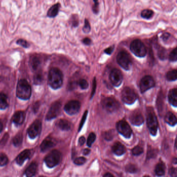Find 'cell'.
I'll use <instances>...</instances> for the list:
<instances>
[{"instance_id":"obj_1","label":"cell","mask_w":177,"mask_h":177,"mask_svg":"<svg viewBox=\"0 0 177 177\" xmlns=\"http://www.w3.org/2000/svg\"><path fill=\"white\" fill-rule=\"evenodd\" d=\"M63 83V74L60 69L52 68L49 72V84L54 90L61 87Z\"/></svg>"},{"instance_id":"obj_2","label":"cell","mask_w":177,"mask_h":177,"mask_svg":"<svg viewBox=\"0 0 177 177\" xmlns=\"http://www.w3.org/2000/svg\"><path fill=\"white\" fill-rule=\"evenodd\" d=\"M16 95L20 99L28 100L31 95V87L27 80H21L18 82Z\"/></svg>"},{"instance_id":"obj_3","label":"cell","mask_w":177,"mask_h":177,"mask_svg":"<svg viewBox=\"0 0 177 177\" xmlns=\"http://www.w3.org/2000/svg\"><path fill=\"white\" fill-rule=\"evenodd\" d=\"M147 127L151 134L153 136H155L156 135L158 129V122L156 116L152 108H147Z\"/></svg>"},{"instance_id":"obj_4","label":"cell","mask_w":177,"mask_h":177,"mask_svg":"<svg viewBox=\"0 0 177 177\" xmlns=\"http://www.w3.org/2000/svg\"><path fill=\"white\" fill-rule=\"evenodd\" d=\"M130 49L133 53L138 57H144L147 53V49L142 42L139 39L132 41Z\"/></svg>"},{"instance_id":"obj_5","label":"cell","mask_w":177,"mask_h":177,"mask_svg":"<svg viewBox=\"0 0 177 177\" xmlns=\"http://www.w3.org/2000/svg\"><path fill=\"white\" fill-rule=\"evenodd\" d=\"M61 158V154L59 151H52L45 158V163L49 168H53L59 163Z\"/></svg>"},{"instance_id":"obj_6","label":"cell","mask_w":177,"mask_h":177,"mask_svg":"<svg viewBox=\"0 0 177 177\" xmlns=\"http://www.w3.org/2000/svg\"><path fill=\"white\" fill-rule=\"evenodd\" d=\"M117 62L121 67L125 70H130L132 67V63L128 54L124 51H122L118 54L117 56Z\"/></svg>"},{"instance_id":"obj_7","label":"cell","mask_w":177,"mask_h":177,"mask_svg":"<svg viewBox=\"0 0 177 177\" xmlns=\"http://www.w3.org/2000/svg\"><path fill=\"white\" fill-rule=\"evenodd\" d=\"M137 99V94L130 88H124L122 91V99L123 101L127 105H132Z\"/></svg>"},{"instance_id":"obj_8","label":"cell","mask_w":177,"mask_h":177,"mask_svg":"<svg viewBox=\"0 0 177 177\" xmlns=\"http://www.w3.org/2000/svg\"><path fill=\"white\" fill-rule=\"evenodd\" d=\"M102 106L105 110L109 113H113L119 109V104L112 98H105L102 101Z\"/></svg>"},{"instance_id":"obj_9","label":"cell","mask_w":177,"mask_h":177,"mask_svg":"<svg viewBox=\"0 0 177 177\" xmlns=\"http://www.w3.org/2000/svg\"><path fill=\"white\" fill-rule=\"evenodd\" d=\"M118 132L126 138H130L132 135V129L126 121H120L116 124Z\"/></svg>"},{"instance_id":"obj_10","label":"cell","mask_w":177,"mask_h":177,"mask_svg":"<svg viewBox=\"0 0 177 177\" xmlns=\"http://www.w3.org/2000/svg\"><path fill=\"white\" fill-rule=\"evenodd\" d=\"M155 86V82L151 76L146 75L141 79L140 83V88L141 93H144Z\"/></svg>"},{"instance_id":"obj_11","label":"cell","mask_w":177,"mask_h":177,"mask_svg":"<svg viewBox=\"0 0 177 177\" xmlns=\"http://www.w3.org/2000/svg\"><path fill=\"white\" fill-rule=\"evenodd\" d=\"M42 129V123L39 119H36L31 125L28 129L29 136L31 139H35L39 135Z\"/></svg>"},{"instance_id":"obj_12","label":"cell","mask_w":177,"mask_h":177,"mask_svg":"<svg viewBox=\"0 0 177 177\" xmlns=\"http://www.w3.org/2000/svg\"><path fill=\"white\" fill-rule=\"evenodd\" d=\"M61 104L60 102L57 101V102H54L50 106V109L49 110L46 119L49 121L51 119H53L54 118H56L58 115L59 114L61 110Z\"/></svg>"},{"instance_id":"obj_13","label":"cell","mask_w":177,"mask_h":177,"mask_svg":"<svg viewBox=\"0 0 177 177\" xmlns=\"http://www.w3.org/2000/svg\"><path fill=\"white\" fill-rule=\"evenodd\" d=\"M81 108L80 102L77 100L70 101L64 106V110L66 113L70 115L77 114Z\"/></svg>"},{"instance_id":"obj_14","label":"cell","mask_w":177,"mask_h":177,"mask_svg":"<svg viewBox=\"0 0 177 177\" xmlns=\"http://www.w3.org/2000/svg\"><path fill=\"white\" fill-rule=\"evenodd\" d=\"M123 79L122 72L117 69L111 71L110 74V80L114 86H119L122 84Z\"/></svg>"},{"instance_id":"obj_15","label":"cell","mask_w":177,"mask_h":177,"mask_svg":"<svg viewBox=\"0 0 177 177\" xmlns=\"http://www.w3.org/2000/svg\"><path fill=\"white\" fill-rule=\"evenodd\" d=\"M130 122L133 125L140 126L144 122V118L140 111L135 110L129 116Z\"/></svg>"},{"instance_id":"obj_16","label":"cell","mask_w":177,"mask_h":177,"mask_svg":"<svg viewBox=\"0 0 177 177\" xmlns=\"http://www.w3.org/2000/svg\"><path fill=\"white\" fill-rule=\"evenodd\" d=\"M55 146V142L54 140L50 137H48L44 140V141H43L41 143V146H40L41 151L43 152H46Z\"/></svg>"},{"instance_id":"obj_17","label":"cell","mask_w":177,"mask_h":177,"mask_svg":"<svg viewBox=\"0 0 177 177\" xmlns=\"http://www.w3.org/2000/svg\"><path fill=\"white\" fill-rule=\"evenodd\" d=\"M113 153L118 156H121L124 154L126 152V148L124 145H123L119 142L115 143L112 147Z\"/></svg>"},{"instance_id":"obj_18","label":"cell","mask_w":177,"mask_h":177,"mask_svg":"<svg viewBox=\"0 0 177 177\" xmlns=\"http://www.w3.org/2000/svg\"><path fill=\"white\" fill-rule=\"evenodd\" d=\"M31 151L29 150H25L19 154L16 158V163L19 165H22L26 160L30 157Z\"/></svg>"},{"instance_id":"obj_19","label":"cell","mask_w":177,"mask_h":177,"mask_svg":"<svg viewBox=\"0 0 177 177\" xmlns=\"http://www.w3.org/2000/svg\"><path fill=\"white\" fill-rule=\"evenodd\" d=\"M25 119V113L24 112L18 111L13 117V122L17 125H21Z\"/></svg>"},{"instance_id":"obj_20","label":"cell","mask_w":177,"mask_h":177,"mask_svg":"<svg viewBox=\"0 0 177 177\" xmlns=\"http://www.w3.org/2000/svg\"><path fill=\"white\" fill-rule=\"evenodd\" d=\"M168 100L171 105L175 107H177V88H174L170 91L168 94Z\"/></svg>"},{"instance_id":"obj_21","label":"cell","mask_w":177,"mask_h":177,"mask_svg":"<svg viewBox=\"0 0 177 177\" xmlns=\"http://www.w3.org/2000/svg\"><path fill=\"white\" fill-rule=\"evenodd\" d=\"M57 125L60 129L64 131H68V130H70L71 127V124L67 120L64 119H60L57 123Z\"/></svg>"},{"instance_id":"obj_22","label":"cell","mask_w":177,"mask_h":177,"mask_svg":"<svg viewBox=\"0 0 177 177\" xmlns=\"http://www.w3.org/2000/svg\"><path fill=\"white\" fill-rule=\"evenodd\" d=\"M165 120L167 124L171 126H174L177 123V118L175 115L171 113L168 112L167 113L165 118Z\"/></svg>"},{"instance_id":"obj_23","label":"cell","mask_w":177,"mask_h":177,"mask_svg":"<svg viewBox=\"0 0 177 177\" xmlns=\"http://www.w3.org/2000/svg\"><path fill=\"white\" fill-rule=\"evenodd\" d=\"M60 7V5L59 3L56 4L55 5H53L49 9V11L47 12V16H49V17H55L59 13Z\"/></svg>"},{"instance_id":"obj_24","label":"cell","mask_w":177,"mask_h":177,"mask_svg":"<svg viewBox=\"0 0 177 177\" xmlns=\"http://www.w3.org/2000/svg\"><path fill=\"white\" fill-rule=\"evenodd\" d=\"M165 165L162 161H160L157 164L155 168V174L157 176H162L165 173Z\"/></svg>"},{"instance_id":"obj_25","label":"cell","mask_w":177,"mask_h":177,"mask_svg":"<svg viewBox=\"0 0 177 177\" xmlns=\"http://www.w3.org/2000/svg\"><path fill=\"white\" fill-rule=\"evenodd\" d=\"M37 165L35 163H32L30 166L27 168L25 171L26 175L27 177H33L36 172Z\"/></svg>"},{"instance_id":"obj_26","label":"cell","mask_w":177,"mask_h":177,"mask_svg":"<svg viewBox=\"0 0 177 177\" xmlns=\"http://www.w3.org/2000/svg\"><path fill=\"white\" fill-rule=\"evenodd\" d=\"M164 97L163 95V94L161 91H160V93L158 94V97H157V107L158 109V112L159 113L163 111L164 109Z\"/></svg>"},{"instance_id":"obj_27","label":"cell","mask_w":177,"mask_h":177,"mask_svg":"<svg viewBox=\"0 0 177 177\" xmlns=\"http://www.w3.org/2000/svg\"><path fill=\"white\" fill-rule=\"evenodd\" d=\"M7 97L4 93H0V109L4 110L8 107Z\"/></svg>"},{"instance_id":"obj_28","label":"cell","mask_w":177,"mask_h":177,"mask_svg":"<svg viewBox=\"0 0 177 177\" xmlns=\"http://www.w3.org/2000/svg\"><path fill=\"white\" fill-rule=\"evenodd\" d=\"M22 134L21 133H18L14 138H13V144L16 147H18L21 146L22 142Z\"/></svg>"},{"instance_id":"obj_29","label":"cell","mask_w":177,"mask_h":177,"mask_svg":"<svg viewBox=\"0 0 177 177\" xmlns=\"http://www.w3.org/2000/svg\"><path fill=\"white\" fill-rule=\"evenodd\" d=\"M153 12L152 10L146 9L143 10L141 12V15L142 17L144 19H150L152 16H153Z\"/></svg>"},{"instance_id":"obj_30","label":"cell","mask_w":177,"mask_h":177,"mask_svg":"<svg viewBox=\"0 0 177 177\" xmlns=\"http://www.w3.org/2000/svg\"><path fill=\"white\" fill-rule=\"evenodd\" d=\"M166 78L169 81H175L177 80V70H174L168 72L166 75Z\"/></svg>"},{"instance_id":"obj_31","label":"cell","mask_w":177,"mask_h":177,"mask_svg":"<svg viewBox=\"0 0 177 177\" xmlns=\"http://www.w3.org/2000/svg\"><path fill=\"white\" fill-rule=\"evenodd\" d=\"M125 170L126 172H129V173L135 174L138 172V169L135 165L128 164L126 166Z\"/></svg>"},{"instance_id":"obj_32","label":"cell","mask_w":177,"mask_h":177,"mask_svg":"<svg viewBox=\"0 0 177 177\" xmlns=\"http://www.w3.org/2000/svg\"><path fill=\"white\" fill-rule=\"evenodd\" d=\"M40 61L38 57H35L32 59L31 61V66L33 70H37L40 65Z\"/></svg>"},{"instance_id":"obj_33","label":"cell","mask_w":177,"mask_h":177,"mask_svg":"<svg viewBox=\"0 0 177 177\" xmlns=\"http://www.w3.org/2000/svg\"><path fill=\"white\" fill-rule=\"evenodd\" d=\"M34 83L35 84L40 85L42 84L43 81V77L42 74L41 73H36L34 77Z\"/></svg>"},{"instance_id":"obj_34","label":"cell","mask_w":177,"mask_h":177,"mask_svg":"<svg viewBox=\"0 0 177 177\" xmlns=\"http://www.w3.org/2000/svg\"><path fill=\"white\" fill-rule=\"evenodd\" d=\"M96 138V135L94 133H90L89 136L88 137L87 140V144L89 147H91L93 143L94 142Z\"/></svg>"},{"instance_id":"obj_35","label":"cell","mask_w":177,"mask_h":177,"mask_svg":"<svg viewBox=\"0 0 177 177\" xmlns=\"http://www.w3.org/2000/svg\"><path fill=\"white\" fill-rule=\"evenodd\" d=\"M8 157L5 154L0 153V166H5L8 163Z\"/></svg>"},{"instance_id":"obj_36","label":"cell","mask_w":177,"mask_h":177,"mask_svg":"<svg viewBox=\"0 0 177 177\" xmlns=\"http://www.w3.org/2000/svg\"><path fill=\"white\" fill-rule=\"evenodd\" d=\"M157 154V150L152 148H149L147 153V158L150 159V158H154L156 156Z\"/></svg>"},{"instance_id":"obj_37","label":"cell","mask_w":177,"mask_h":177,"mask_svg":"<svg viewBox=\"0 0 177 177\" xmlns=\"http://www.w3.org/2000/svg\"><path fill=\"white\" fill-rule=\"evenodd\" d=\"M114 136V132L113 130H109L105 132L104 135L105 139L108 141H110L113 139Z\"/></svg>"},{"instance_id":"obj_38","label":"cell","mask_w":177,"mask_h":177,"mask_svg":"<svg viewBox=\"0 0 177 177\" xmlns=\"http://www.w3.org/2000/svg\"><path fill=\"white\" fill-rule=\"evenodd\" d=\"M132 154L133 155L138 156L140 155L143 152V150L142 147L139 146H136L135 147H133L132 150Z\"/></svg>"},{"instance_id":"obj_39","label":"cell","mask_w":177,"mask_h":177,"mask_svg":"<svg viewBox=\"0 0 177 177\" xmlns=\"http://www.w3.org/2000/svg\"><path fill=\"white\" fill-rule=\"evenodd\" d=\"M170 61L175 62L177 60V48H175L172 52H171L169 57Z\"/></svg>"},{"instance_id":"obj_40","label":"cell","mask_w":177,"mask_h":177,"mask_svg":"<svg viewBox=\"0 0 177 177\" xmlns=\"http://www.w3.org/2000/svg\"><path fill=\"white\" fill-rule=\"evenodd\" d=\"M78 84L80 86V87L81 88L82 90H86L88 87V83L86 80L84 79H82L80 80L78 82Z\"/></svg>"},{"instance_id":"obj_41","label":"cell","mask_w":177,"mask_h":177,"mask_svg":"<svg viewBox=\"0 0 177 177\" xmlns=\"http://www.w3.org/2000/svg\"><path fill=\"white\" fill-rule=\"evenodd\" d=\"M86 158L84 157H80L74 160V163L77 165H82L86 162Z\"/></svg>"},{"instance_id":"obj_42","label":"cell","mask_w":177,"mask_h":177,"mask_svg":"<svg viewBox=\"0 0 177 177\" xmlns=\"http://www.w3.org/2000/svg\"><path fill=\"white\" fill-rule=\"evenodd\" d=\"M88 111H86L85 112L84 114L83 115V117L82 118L81 122L80 123V126H79V129H78V132H80L81 130L82 127H83L85 121H86V118H87V116Z\"/></svg>"},{"instance_id":"obj_43","label":"cell","mask_w":177,"mask_h":177,"mask_svg":"<svg viewBox=\"0 0 177 177\" xmlns=\"http://www.w3.org/2000/svg\"><path fill=\"white\" fill-rule=\"evenodd\" d=\"M17 44H18L19 45L24 47V48H28L29 46V44L27 41L23 39H19L17 41Z\"/></svg>"},{"instance_id":"obj_44","label":"cell","mask_w":177,"mask_h":177,"mask_svg":"<svg viewBox=\"0 0 177 177\" xmlns=\"http://www.w3.org/2000/svg\"><path fill=\"white\" fill-rule=\"evenodd\" d=\"M91 31V26H90V23L87 19L85 20L84 26L83 27V31L85 33H89Z\"/></svg>"},{"instance_id":"obj_45","label":"cell","mask_w":177,"mask_h":177,"mask_svg":"<svg viewBox=\"0 0 177 177\" xmlns=\"http://www.w3.org/2000/svg\"><path fill=\"white\" fill-rule=\"evenodd\" d=\"M96 78H94L93 83V88H92V91L91 93V99H92L93 97L94 96L95 93L96 91Z\"/></svg>"},{"instance_id":"obj_46","label":"cell","mask_w":177,"mask_h":177,"mask_svg":"<svg viewBox=\"0 0 177 177\" xmlns=\"http://www.w3.org/2000/svg\"><path fill=\"white\" fill-rule=\"evenodd\" d=\"M169 174L171 177H177V169L175 168H171L169 170Z\"/></svg>"},{"instance_id":"obj_47","label":"cell","mask_w":177,"mask_h":177,"mask_svg":"<svg viewBox=\"0 0 177 177\" xmlns=\"http://www.w3.org/2000/svg\"><path fill=\"white\" fill-rule=\"evenodd\" d=\"M94 6L93 7V11L95 14H97L98 12V8L99 6V2H98V0H94Z\"/></svg>"},{"instance_id":"obj_48","label":"cell","mask_w":177,"mask_h":177,"mask_svg":"<svg viewBox=\"0 0 177 177\" xmlns=\"http://www.w3.org/2000/svg\"><path fill=\"white\" fill-rule=\"evenodd\" d=\"M114 49V46H110V47H108V49H105V53L108 55H111L112 53V52H113Z\"/></svg>"},{"instance_id":"obj_49","label":"cell","mask_w":177,"mask_h":177,"mask_svg":"<svg viewBox=\"0 0 177 177\" xmlns=\"http://www.w3.org/2000/svg\"><path fill=\"white\" fill-rule=\"evenodd\" d=\"M83 43L86 45H90V44H91V40L88 38H85L83 40Z\"/></svg>"},{"instance_id":"obj_50","label":"cell","mask_w":177,"mask_h":177,"mask_svg":"<svg viewBox=\"0 0 177 177\" xmlns=\"http://www.w3.org/2000/svg\"><path fill=\"white\" fill-rule=\"evenodd\" d=\"M85 142V138L84 137H80V139L78 140V143L80 146H83Z\"/></svg>"},{"instance_id":"obj_51","label":"cell","mask_w":177,"mask_h":177,"mask_svg":"<svg viewBox=\"0 0 177 177\" xmlns=\"http://www.w3.org/2000/svg\"><path fill=\"white\" fill-rule=\"evenodd\" d=\"M40 103L39 102H36L35 104L33 105V111L35 112V113L38 111L39 108Z\"/></svg>"},{"instance_id":"obj_52","label":"cell","mask_w":177,"mask_h":177,"mask_svg":"<svg viewBox=\"0 0 177 177\" xmlns=\"http://www.w3.org/2000/svg\"><path fill=\"white\" fill-rule=\"evenodd\" d=\"M170 36V34L168 33H165L162 35V39L164 41H167L169 39V36Z\"/></svg>"},{"instance_id":"obj_53","label":"cell","mask_w":177,"mask_h":177,"mask_svg":"<svg viewBox=\"0 0 177 177\" xmlns=\"http://www.w3.org/2000/svg\"><path fill=\"white\" fill-rule=\"evenodd\" d=\"M90 152H91V150H90V149H85L84 151H83V154H84V155H87L90 153Z\"/></svg>"},{"instance_id":"obj_54","label":"cell","mask_w":177,"mask_h":177,"mask_svg":"<svg viewBox=\"0 0 177 177\" xmlns=\"http://www.w3.org/2000/svg\"><path fill=\"white\" fill-rule=\"evenodd\" d=\"M114 175H112L111 174H110V173H106L105 175H104V177H113Z\"/></svg>"},{"instance_id":"obj_55","label":"cell","mask_w":177,"mask_h":177,"mask_svg":"<svg viewBox=\"0 0 177 177\" xmlns=\"http://www.w3.org/2000/svg\"><path fill=\"white\" fill-rule=\"evenodd\" d=\"M2 129H3V124L2 122L0 121V133H1Z\"/></svg>"},{"instance_id":"obj_56","label":"cell","mask_w":177,"mask_h":177,"mask_svg":"<svg viewBox=\"0 0 177 177\" xmlns=\"http://www.w3.org/2000/svg\"><path fill=\"white\" fill-rule=\"evenodd\" d=\"M174 161H175V164H177V158H175V160H174Z\"/></svg>"}]
</instances>
